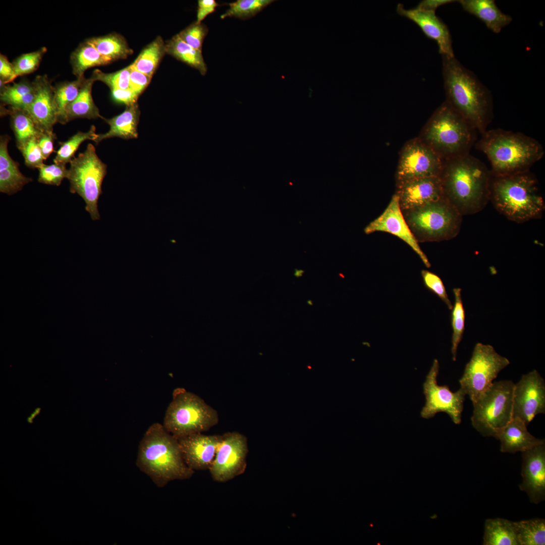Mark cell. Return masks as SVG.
I'll list each match as a JSON object with an SVG mask.
<instances>
[{"label": "cell", "instance_id": "1f68e13d", "mask_svg": "<svg viewBox=\"0 0 545 545\" xmlns=\"http://www.w3.org/2000/svg\"><path fill=\"white\" fill-rule=\"evenodd\" d=\"M518 545H544L545 520L534 518L514 522Z\"/></svg>", "mask_w": 545, "mask_h": 545}, {"label": "cell", "instance_id": "2e32d148", "mask_svg": "<svg viewBox=\"0 0 545 545\" xmlns=\"http://www.w3.org/2000/svg\"><path fill=\"white\" fill-rule=\"evenodd\" d=\"M364 232L366 234L384 232L396 236L412 248L426 267H430L427 256L421 250L405 220L396 193L393 196L383 213L371 222L364 228Z\"/></svg>", "mask_w": 545, "mask_h": 545}, {"label": "cell", "instance_id": "681fc988", "mask_svg": "<svg viewBox=\"0 0 545 545\" xmlns=\"http://www.w3.org/2000/svg\"><path fill=\"white\" fill-rule=\"evenodd\" d=\"M219 4L214 0H199L196 22L201 23L208 15L213 13Z\"/></svg>", "mask_w": 545, "mask_h": 545}, {"label": "cell", "instance_id": "7402d4cb", "mask_svg": "<svg viewBox=\"0 0 545 545\" xmlns=\"http://www.w3.org/2000/svg\"><path fill=\"white\" fill-rule=\"evenodd\" d=\"M527 425L519 418L511 421L496 433L495 438L501 442L500 450L503 453H515L524 452L536 446L544 444V440L531 435Z\"/></svg>", "mask_w": 545, "mask_h": 545}, {"label": "cell", "instance_id": "bcb514c9", "mask_svg": "<svg viewBox=\"0 0 545 545\" xmlns=\"http://www.w3.org/2000/svg\"><path fill=\"white\" fill-rule=\"evenodd\" d=\"M111 97L115 102L129 106L137 103L139 95L130 89L111 90Z\"/></svg>", "mask_w": 545, "mask_h": 545}, {"label": "cell", "instance_id": "484cf974", "mask_svg": "<svg viewBox=\"0 0 545 545\" xmlns=\"http://www.w3.org/2000/svg\"><path fill=\"white\" fill-rule=\"evenodd\" d=\"M3 109V114L10 116L17 148L32 139H38L43 133L26 110L12 106Z\"/></svg>", "mask_w": 545, "mask_h": 545}, {"label": "cell", "instance_id": "4dcf8cb0", "mask_svg": "<svg viewBox=\"0 0 545 545\" xmlns=\"http://www.w3.org/2000/svg\"><path fill=\"white\" fill-rule=\"evenodd\" d=\"M165 54L166 43L158 36L144 47L130 66L132 69L152 77Z\"/></svg>", "mask_w": 545, "mask_h": 545}, {"label": "cell", "instance_id": "816d5d0a", "mask_svg": "<svg viewBox=\"0 0 545 545\" xmlns=\"http://www.w3.org/2000/svg\"><path fill=\"white\" fill-rule=\"evenodd\" d=\"M40 411L41 408H36L27 418V422L30 424L32 423L33 422L34 419L40 414Z\"/></svg>", "mask_w": 545, "mask_h": 545}, {"label": "cell", "instance_id": "f1b7e54d", "mask_svg": "<svg viewBox=\"0 0 545 545\" xmlns=\"http://www.w3.org/2000/svg\"><path fill=\"white\" fill-rule=\"evenodd\" d=\"M166 54L197 70L202 75L206 74L207 67L202 51L189 46L181 39L178 34L166 42Z\"/></svg>", "mask_w": 545, "mask_h": 545}, {"label": "cell", "instance_id": "e0dca14e", "mask_svg": "<svg viewBox=\"0 0 545 545\" xmlns=\"http://www.w3.org/2000/svg\"><path fill=\"white\" fill-rule=\"evenodd\" d=\"M520 489L528 495L531 503L538 504L545 498V446L541 444L522 452Z\"/></svg>", "mask_w": 545, "mask_h": 545}, {"label": "cell", "instance_id": "cb8c5ba5", "mask_svg": "<svg viewBox=\"0 0 545 545\" xmlns=\"http://www.w3.org/2000/svg\"><path fill=\"white\" fill-rule=\"evenodd\" d=\"M463 9L482 21L490 30L499 33L509 25L512 17L501 12L493 0H461Z\"/></svg>", "mask_w": 545, "mask_h": 545}, {"label": "cell", "instance_id": "7dc6e473", "mask_svg": "<svg viewBox=\"0 0 545 545\" xmlns=\"http://www.w3.org/2000/svg\"><path fill=\"white\" fill-rule=\"evenodd\" d=\"M15 71L12 63H10L6 56L0 55V82L1 88L15 80Z\"/></svg>", "mask_w": 545, "mask_h": 545}, {"label": "cell", "instance_id": "ac0fdd59", "mask_svg": "<svg viewBox=\"0 0 545 545\" xmlns=\"http://www.w3.org/2000/svg\"><path fill=\"white\" fill-rule=\"evenodd\" d=\"M399 15L415 23L429 39L436 41L439 51L442 56H454L452 40L446 25L435 13V11L418 7L407 9L401 4L397 6Z\"/></svg>", "mask_w": 545, "mask_h": 545}, {"label": "cell", "instance_id": "ee69618b", "mask_svg": "<svg viewBox=\"0 0 545 545\" xmlns=\"http://www.w3.org/2000/svg\"><path fill=\"white\" fill-rule=\"evenodd\" d=\"M37 140L32 139L18 148L24 158L26 166L31 169H38L45 160Z\"/></svg>", "mask_w": 545, "mask_h": 545}, {"label": "cell", "instance_id": "277c9868", "mask_svg": "<svg viewBox=\"0 0 545 545\" xmlns=\"http://www.w3.org/2000/svg\"><path fill=\"white\" fill-rule=\"evenodd\" d=\"M475 147L487 157L493 177L529 171L544 154L543 146L534 138L502 129L487 130Z\"/></svg>", "mask_w": 545, "mask_h": 545}, {"label": "cell", "instance_id": "60d3db41", "mask_svg": "<svg viewBox=\"0 0 545 545\" xmlns=\"http://www.w3.org/2000/svg\"><path fill=\"white\" fill-rule=\"evenodd\" d=\"M1 100L5 105L12 106L17 100L25 94L35 90L34 82L23 80L11 85L1 87Z\"/></svg>", "mask_w": 545, "mask_h": 545}, {"label": "cell", "instance_id": "30bf717a", "mask_svg": "<svg viewBox=\"0 0 545 545\" xmlns=\"http://www.w3.org/2000/svg\"><path fill=\"white\" fill-rule=\"evenodd\" d=\"M67 178L70 191L78 194L85 202V210L93 221L100 219L98 201L102 194L101 186L107 173V165L98 157L91 143L85 150L70 162Z\"/></svg>", "mask_w": 545, "mask_h": 545}, {"label": "cell", "instance_id": "d6a6232c", "mask_svg": "<svg viewBox=\"0 0 545 545\" xmlns=\"http://www.w3.org/2000/svg\"><path fill=\"white\" fill-rule=\"evenodd\" d=\"M86 79L84 76H83L72 81L59 83L54 86V98L58 112V123L66 124V108L77 98Z\"/></svg>", "mask_w": 545, "mask_h": 545}, {"label": "cell", "instance_id": "d4e9b609", "mask_svg": "<svg viewBox=\"0 0 545 545\" xmlns=\"http://www.w3.org/2000/svg\"><path fill=\"white\" fill-rule=\"evenodd\" d=\"M94 81L91 77L86 79L77 98L68 105L65 114L66 124L79 118L104 119L92 98V88Z\"/></svg>", "mask_w": 545, "mask_h": 545}, {"label": "cell", "instance_id": "d6986e66", "mask_svg": "<svg viewBox=\"0 0 545 545\" xmlns=\"http://www.w3.org/2000/svg\"><path fill=\"white\" fill-rule=\"evenodd\" d=\"M222 439L221 435L196 433L177 439L185 462L195 471L209 469Z\"/></svg>", "mask_w": 545, "mask_h": 545}, {"label": "cell", "instance_id": "83f0119b", "mask_svg": "<svg viewBox=\"0 0 545 545\" xmlns=\"http://www.w3.org/2000/svg\"><path fill=\"white\" fill-rule=\"evenodd\" d=\"M85 41L112 62L126 59L133 53V50L123 36L116 33L92 37Z\"/></svg>", "mask_w": 545, "mask_h": 545}, {"label": "cell", "instance_id": "836d02e7", "mask_svg": "<svg viewBox=\"0 0 545 545\" xmlns=\"http://www.w3.org/2000/svg\"><path fill=\"white\" fill-rule=\"evenodd\" d=\"M98 135V134L96 133V127L94 125H92L87 132L78 131L67 141L60 143V147L57 151L53 162L64 165L70 163L75 157V153L82 143L87 140L94 141Z\"/></svg>", "mask_w": 545, "mask_h": 545}, {"label": "cell", "instance_id": "8fae6325", "mask_svg": "<svg viewBox=\"0 0 545 545\" xmlns=\"http://www.w3.org/2000/svg\"><path fill=\"white\" fill-rule=\"evenodd\" d=\"M510 364L490 345L477 343L459 379L460 388L472 403L493 383L499 372Z\"/></svg>", "mask_w": 545, "mask_h": 545}, {"label": "cell", "instance_id": "74e56055", "mask_svg": "<svg viewBox=\"0 0 545 545\" xmlns=\"http://www.w3.org/2000/svg\"><path fill=\"white\" fill-rule=\"evenodd\" d=\"M46 51L47 48L43 47L36 51L22 54L15 60L12 63L15 71L14 79L36 71Z\"/></svg>", "mask_w": 545, "mask_h": 545}, {"label": "cell", "instance_id": "c3c4849f", "mask_svg": "<svg viewBox=\"0 0 545 545\" xmlns=\"http://www.w3.org/2000/svg\"><path fill=\"white\" fill-rule=\"evenodd\" d=\"M56 135L53 132H43L37 139L38 145L45 160L53 152V142Z\"/></svg>", "mask_w": 545, "mask_h": 545}, {"label": "cell", "instance_id": "52a82bcc", "mask_svg": "<svg viewBox=\"0 0 545 545\" xmlns=\"http://www.w3.org/2000/svg\"><path fill=\"white\" fill-rule=\"evenodd\" d=\"M217 411L196 394L177 388L166 410L163 425L177 439L209 430L218 423Z\"/></svg>", "mask_w": 545, "mask_h": 545}, {"label": "cell", "instance_id": "4316f807", "mask_svg": "<svg viewBox=\"0 0 545 545\" xmlns=\"http://www.w3.org/2000/svg\"><path fill=\"white\" fill-rule=\"evenodd\" d=\"M484 545H518L514 522L502 518L485 520Z\"/></svg>", "mask_w": 545, "mask_h": 545}, {"label": "cell", "instance_id": "f35d334b", "mask_svg": "<svg viewBox=\"0 0 545 545\" xmlns=\"http://www.w3.org/2000/svg\"><path fill=\"white\" fill-rule=\"evenodd\" d=\"M131 67L129 66L118 71L105 73L100 70H95L91 76L94 81H100L105 84L110 89H129V79Z\"/></svg>", "mask_w": 545, "mask_h": 545}, {"label": "cell", "instance_id": "ab89813d", "mask_svg": "<svg viewBox=\"0 0 545 545\" xmlns=\"http://www.w3.org/2000/svg\"><path fill=\"white\" fill-rule=\"evenodd\" d=\"M38 181L44 184L59 186L65 178H67L68 169L66 165L54 163L42 164L38 169Z\"/></svg>", "mask_w": 545, "mask_h": 545}, {"label": "cell", "instance_id": "4fadbf2b", "mask_svg": "<svg viewBox=\"0 0 545 545\" xmlns=\"http://www.w3.org/2000/svg\"><path fill=\"white\" fill-rule=\"evenodd\" d=\"M248 452L246 437L238 432L222 435L221 442L209 471L212 479L224 482L243 474Z\"/></svg>", "mask_w": 545, "mask_h": 545}, {"label": "cell", "instance_id": "8d00e7d4", "mask_svg": "<svg viewBox=\"0 0 545 545\" xmlns=\"http://www.w3.org/2000/svg\"><path fill=\"white\" fill-rule=\"evenodd\" d=\"M271 2L269 0H238L229 4V9L221 16V18L235 17L247 19L255 16Z\"/></svg>", "mask_w": 545, "mask_h": 545}, {"label": "cell", "instance_id": "f5cc1de1", "mask_svg": "<svg viewBox=\"0 0 545 545\" xmlns=\"http://www.w3.org/2000/svg\"><path fill=\"white\" fill-rule=\"evenodd\" d=\"M304 271L301 269H295L294 276L297 278L301 277Z\"/></svg>", "mask_w": 545, "mask_h": 545}, {"label": "cell", "instance_id": "b9f144b4", "mask_svg": "<svg viewBox=\"0 0 545 545\" xmlns=\"http://www.w3.org/2000/svg\"><path fill=\"white\" fill-rule=\"evenodd\" d=\"M208 32V29L205 25L195 21L181 31L178 35L189 46L202 51V43Z\"/></svg>", "mask_w": 545, "mask_h": 545}, {"label": "cell", "instance_id": "f6af8a7d", "mask_svg": "<svg viewBox=\"0 0 545 545\" xmlns=\"http://www.w3.org/2000/svg\"><path fill=\"white\" fill-rule=\"evenodd\" d=\"M151 78L152 77L131 68L129 89L140 96L150 82Z\"/></svg>", "mask_w": 545, "mask_h": 545}, {"label": "cell", "instance_id": "7bdbcfd3", "mask_svg": "<svg viewBox=\"0 0 545 545\" xmlns=\"http://www.w3.org/2000/svg\"><path fill=\"white\" fill-rule=\"evenodd\" d=\"M421 274L425 287L441 299L450 310H452V304L448 298L441 279L436 274L427 270H421Z\"/></svg>", "mask_w": 545, "mask_h": 545}, {"label": "cell", "instance_id": "9c48e42d", "mask_svg": "<svg viewBox=\"0 0 545 545\" xmlns=\"http://www.w3.org/2000/svg\"><path fill=\"white\" fill-rule=\"evenodd\" d=\"M514 385L509 380L493 382L473 403L471 423L481 435L495 438L512 419Z\"/></svg>", "mask_w": 545, "mask_h": 545}, {"label": "cell", "instance_id": "ba28073f", "mask_svg": "<svg viewBox=\"0 0 545 545\" xmlns=\"http://www.w3.org/2000/svg\"><path fill=\"white\" fill-rule=\"evenodd\" d=\"M402 212L418 242L450 240L460 230L462 215L445 198Z\"/></svg>", "mask_w": 545, "mask_h": 545}, {"label": "cell", "instance_id": "d590c367", "mask_svg": "<svg viewBox=\"0 0 545 545\" xmlns=\"http://www.w3.org/2000/svg\"><path fill=\"white\" fill-rule=\"evenodd\" d=\"M455 297L454 305L451 313V324L453 329L451 352L453 361L456 359L457 351L462 340L464 331L465 310L460 288L453 289Z\"/></svg>", "mask_w": 545, "mask_h": 545}, {"label": "cell", "instance_id": "5bb4252c", "mask_svg": "<svg viewBox=\"0 0 545 545\" xmlns=\"http://www.w3.org/2000/svg\"><path fill=\"white\" fill-rule=\"evenodd\" d=\"M444 161L425 143H409L400 156L397 171L398 185L415 179L440 176Z\"/></svg>", "mask_w": 545, "mask_h": 545}, {"label": "cell", "instance_id": "5b68a950", "mask_svg": "<svg viewBox=\"0 0 545 545\" xmlns=\"http://www.w3.org/2000/svg\"><path fill=\"white\" fill-rule=\"evenodd\" d=\"M490 200L500 212L518 223L538 217L544 209L536 180L530 171L492 176Z\"/></svg>", "mask_w": 545, "mask_h": 545}, {"label": "cell", "instance_id": "44dd1931", "mask_svg": "<svg viewBox=\"0 0 545 545\" xmlns=\"http://www.w3.org/2000/svg\"><path fill=\"white\" fill-rule=\"evenodd\" d=\"M33 82L35 96L27 111L42 132H53V126L58 123L54 86L46 75L37 76Z\"/></svg>", "mask_w": 545, "mask_h": 545}, {"label": "cell", "instance_id": "ffe728a7", "mask_svg": "<svg viewBox=\"0 0 545 545\" xmlns=\"http://www.w3.org/2000/svg\"><path fill=\"white\" fill-rule=\"evenodd\" d=\"M396 194L402 211L444 198L440 176L417 178L398 184Z\"/></svg>", "mask_w": 545, "mask_h": 545}, {"label": "cell", "instance_id": "8992f818", "mask_svg": "<svg viewBox=\"0 0 545 545\" xmlns=\"http://www.w3.org/2000/svg\"><path fill=\"white\" fill-rule=\"evenodd\" d=\"M477 130L447 101L435 111L424 132L425 144L444 160L470 154Z\"/></svg>", "mask_w": 545, "mask_h": 545}, {"label": "cell", "instance_id": "7a4b0ae2", "mask_svg": "<svg viewBox=\"0 0 545 545\" xmlns=\"http://www.w3.org/2000/svg\"><path fill=\"white\" fill-rule=\"evenodd\" d=\"M442 57L446 101L481 135L493 117L489 91L455 56Z\"/></svg>", "mask_w": 545, "mask_h": 545}, {"label": "cell", "instance_id": "603a6c76", "mask_svg": "<svg viewBox=\"0 0 545 545\" xmlns=\"http://www.w3.org/2000/svg\"><path fill=\"white\" fill-rule=\"evenodd\" d=\"M140 111L137 103L126 106L121 114L111 119L103 120L110 126L106 133L99 134L94 142L97 144L102 140L113 137L124 139L137 138V126L139 122Z\"/></svg>", "mask_w": 545, "mask_h": 545}, {"label": "cell", "instance_id": "9a60e30c", "mask_svg": "<svg viewBox=\"0 0 545 545\" xmlns=\"http://www.w3.org/2000/svg\"><path fill=\"white\" fill-rule=\"evenodd\" d=\"M545 412V382L536 370L522 376L514 385L512 418L528 425L537 414Z\"/></svg>", "mask_w": 545, "mask_h": 545}, {"label": "cell", "instance_id": "f907efd6", "mask_svg": "<svg viewBox=\"0 0 545 545\" xmlns=\"http://www.w3.org/2000/svg\"><path fill=\"white\" fill-rule=\"evenodd\" d=\"M451 0H425L421 2L417 7L428 10L435 11L436 9L442 5L454 2Z\"/></svg>", "mask_w": 545, "mask_h": 545}, {"label": "cell", "instance_id": "6da1fadb", "mask_svg": "<svg viewBox=\"0 0 545 545\" xmlns=\"http://www.w3.org/2000/svg\"><path fill=\"white\" fill-rule=\"evenodd\" d=\"M444 198L463 215L482 210L490 200V171L470 153L444 161Z\"/></svg>", "mask_w": 545, "mask_h": 545}, {"label": "cell", "instance_id": "e575fe53", "mask_svg": "<svg viewBox=\"0 0 545 545\" xmlns=\"http://www.w3.org/2000/svg\"><path fill=\"white\" fill-rule=\"evenodd\" d=\"M32 179L25 176L19 170V164L17 161L10 165L0 168V192L8 195L20 191Z\"/></svg>", "mask_w": 545, "mask_h": 545}, {"label": "cell", "instance_id": "3957f363", "mask_svg": "<svg viewBox=\"0 0 545 545\" xmlns=\"http://www.w3.org/2000/svg\"><path fill=\"white\" fill-rule=\"evenodd\" d=\"M136 464L159 487L173 480L189 479L194 473L184 461L178 439L158 423L145 431Z\"/></svg>", "mask_w": 545, "mask_h": 545}, {"label": "cell", "instance_id": "db71d44e", "mask_svg": "<svg viewBox=\"0 0 545 545\" xmlns=\"http://www.w3.org/2000/svg\"><path fill=\"white\" fill-rule=\"evenodd\" d=\"M312 301H311V300H308V301H307V303H308V304H309L310 305H312Z\"/></svg>", "mask_w": 545, "mask_h": 545}, {"label": "cell", "instance_id": "f546056e", "mask_svg": "<svg viewBox=\"0 0 545 545\" xmlns=\"http://www.w3.org/2000/svg\"><path fill=\"white\" fill-rule=\"evenodd\" d=\"M111 63H112L111 60L101 55L86 41L81 43L70 57L72 72L77 78L84 76L85 71L90 68Z\"/></svg>", "mask_w": 545, "mask_h": 545}, {"label": "cell", "instance_id": "7c38bea8", "mask_svg": "<svg viewBox=\"0 0 545 545\" xmlns=\"http://www.w3.org/2000/svg\"><path fill=\"white\" fill-rule=\"evenodd\" d=\"M439 372V361L434 359L423 384L425 403L420 415L422 418L429 419L443 412L448 414L454 423L459 424L461 422L466 394L461 388L452 392L448 386H439L437 382Z\"/></svg>", "mask_w": 545, "mask_h": 545}]
</instances>
